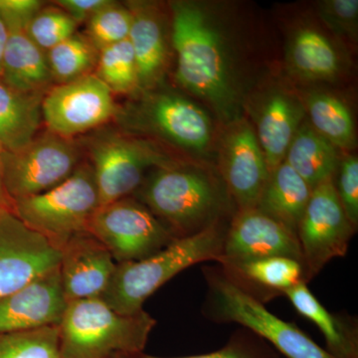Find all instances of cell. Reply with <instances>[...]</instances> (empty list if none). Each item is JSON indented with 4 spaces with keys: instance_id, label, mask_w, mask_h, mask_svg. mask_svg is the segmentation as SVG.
<instances>
[{
    "instance_id": "obj_5",
    "label": "cell",
    "mask_w": 358,
    "mask_h": 358,
    "mask_svg": "<svg viewBox=\"0 0 358 358\" xmlns=\"http://www.w3.org/2000/svg\"><path fill=\"white\" fill-rule=\"evenodd\" d=\"M155 324L143 310L122 315L99 298L73 301L59 324L60 358H117L143 352Z\"/></svg>"
},
{
    "instance_id": "obj_18",
    "label": "cell",
    "mask_w": 358,
    "mask_h": 358,
    "mask_svg": "<svg viewBox=\"0 0 358 358\" xmlns=\"http://www.w3.org/2000/svg\"><path fill=\"white\" fill-rule=\"evenodd\" d=\"M131 14L129 41L138 65L140 92L159 86L171 59V16L159 2L127 1Z\"/></svg>"
},
{
    "instance_id": "obj_9",
    "label": "cell",
    "mask_w": 358,
    "mask_h": 358,
    "mask_svg": "<svg viewBox=\"0 0 358 358\" xmlns=\"http://www.w3.org/2000/svg\"><path fill=\"white\" fill-rule=\"evenodd\" d=\"M82 162V147L74 140L37 134L17 152H3L4 190L13 201L41 194L64 182Z\"/></svg>"
},
{
    "instance_id": "obj_14",
    "label": "cell",
    "mask_w": 358,
    "mask_h": 358,
    "mask_svg": "<svg viewBox=\"0 0 358 358\" xmlns=\"http://www.w3.org/2000/svg\"><path fill=\"white\" fill-rule=\"evenodd\" d=\"M217 171L237 210L258 203L270 171L255 129L243 117L222 126L216 141Z\"/></svg>"
},
{
    "instance_id": "obj_31",
    "label": "cell",
    "mask_w": 358,
    "mask_h": 358,
    "mask_svg": "<svg viewBox=\"0 0 358 358\" xmlns=\"http://www.w3.org/2000/svg\"><path fill=\"white\" fill-rule=\"evenodd\" d=\"M131 14L126 4L110 0L87 22V35L96 50L129 39Z\"/></svg>"
},
{
    "instance_id": "obj_38",
    "label": "cell",
    "mask_w": 358,
    "mask_h": 358,
    "mask_svg": "<svg viewBox=\"0 0 358 358\" xmlns=\"http://www.w3.org/2000/svg\"><path fill=\"white\" fill-rule=\"evenodd\" d=\"M7 38H8V30L6 22L0 15V78L2 75V64H3L4 52H6Z\"/></svg>"
},
{
    "instance_id": "obj_3",
    "label": "cell",
    "mask_w": 358,
    "mask_h": 358,
    "mask_svg": "<svg viewBox=\"0 0 358 358\" xmlns=\"http://www.w3.org/2000/svg\"><path fill=\"white\" fill-rule=\"evenodd\" d=\"M115 121L134 136L157 141L174 154L205 162L217 134L206 110L187 96L157 86L133 96L119 107Z\"/></svg>"
},
{
    "instance_id": "obj_37",
    "label": "cell",
    "mask_w": 358,
    "mask_h": 358,
    "mask_svg": "<svg viewBox=\"0 0 358 358\" xmlns=\"http://www.w3.org/2000/svg\"><path fill=\"white\" fill-rule=\"evenodd\" d=\"M43 6L39 0H0V15L30 22Z\"/></svg>"
},
{
    "instance_id": "obj_34",
    "label": "cell",
    "mask_w": 358,
    "mask_h": 358,
    "mask_svg": "<svg viewBox=\"0 0 358 358\" xmlns=\"http://www.w3.org/2000/svg\"><path fill=\"white\" fill-rule=\"evenodd\" d=\"M117 358H280V357L267 345V341L248 329H244L233 334L229 341L221 350L208 355L185 357H157L138 352Z\"/></svg>"
},
{
    "instance_id": "obj_28",
    "label": "cell",
    "mask_w": 358,
    "mask_h": 358,
    "mask_svg": "<svg viewBox=\"0 0 358 358\" xmlns=\"http://www.w3.org/2000/svg\"><path fill=\"white\" fill-rule=\"evenodd\" d=\"M46 55L54 83L60 85L93 74L99 51L86 35L75 33L47 51Z\"/></svg>"
},
{
    "instance_id": "obj_24",
    "label": "cell",
    "mask_w": 358,
    "mask_h": 358,
    "mask_svg": "<svg viewBox=\"0 0 358 358\" xmlns=\"http://www.w3.org/2000/svg\"><path fill=\"white\" fill-rule=\"evenodd\" d=\"M299 92L310 126L341 152L355 150V117L346 101L334 92L317 87Z\"/></svg>"
},
{
    "instance_id": "obj_16",
    "label": "cell",
    "mask_w": 358,
    "mask_h": 358,
    "mask_svg": "<svg viewBox=\"0 0 358 358\" xmlns=\"http://www.w3.org/2000/svg\"><path fill=\"white\" fill-rule=\"evenodd\" d=\"M61 253L13 212L0 217V299L60 264Z\"/></svg>"
},
{
    "instance_id": "obj_10",
    "label": "cell",
    "mask_w": 358,
    "mask_h": 358,
    "mask_svg": "<svg viewBox=\"0 0 358 358\" xmlns=\"http://www.w3.org/2000/svg\"><path fill=\"white\" fill-rule=\"evenodd\" d=\"M88 232L108 249L117 264L143 260L176 240L134 196L99 207L90 221Z\"/></svg>"
},
{
    "instance_id": "obj_7",
    "label": "cell",
    "mask_w": 358,
    "mask_h": 358,
    "mask_svg": "<svg viewBox=\"0 0 358 358\" xmlns=\"http://www.w3.org/2000/svg\"><path fill=\"white\" fill-rule=\"evenodd\" d=\"M83 147L95 174L100 206L133 196L152 169L186 159L157 141L103 127L87 136Z\"/></svg>"
},
{
    "instance_id": "obj_19",
    "label": "cell",
    "mask_w": 358,
    "mask_h": 358,
    "mask_svg": "<svg viewBox=\"0 0 358 358\" xmlns=\"http://www.w3.org/2000/svg\"><path fill=\"white\" fill-rule=\"evenodd\" d=\"M67 306L58 266L0 299V334L59 326Z\"/></svg>"
},
{
    "instance_id": "obj_36",
    "label": "cell",
    "mask_w": 358,
    "mask_h": 358,
    "mask_svg": "<svg viewBox=\"0 0 358 358\" xmlns=\"http://www.w3.org/2000/svg\"><path fill=\"white\" fill-rule=\"evenodd\" d=\"M110 0H58L54 2L72 18L78 25L88 22L94 14L109 3Z\"/></svg>"
},
{
    "instance_id": "obj_33",
    "label": "cell",
    "mask_w": 358,
    "mask_h": 358,
    "mask_svg": "<svg viewBox=\"0 0 358 358\" xmlns=\"http://www.w3.org/2000/svg\"><path fill=\"white\" fill-rule=\"evenodd\" d=\"M78 25L57 6H43L27 26L28 34L47 52L77 33Z\"/></svg>"
},
{
    "instance_id": "obj_15",
    "label": "cell",
    "mask_w": 358,
    "mask_h": 358,
    "mask_svg": "<svg viewBox=\"0 0 358 358\" xmlns=\"http://www.w3.org/2000/svg\"><path fill=\"white\" fill-rule=\"evenodd\" d=\"M284 59L289 81L303 85L336 83L346 76L350 65L348 49L317 18L296 20L289 26Z\"/></svg>"
},
{
    "instance_id": "obj_32",
    "label": "cell",
    "mask_w": 358,
    "mask_h": 358,
    "mask_svg": "<svg viewBox=\"0 0 358 358\" xmlns=\"http://www.w3.org/2000/svg\"><path fill=\"white\" fill-rule=\"evenodd\" d=\"M315 15L334 38L348 50H355L358 39L357 0H322L315 6Z\"/></svg>"
},
{
    "instance_id": "obj_39",
    "label": "cell",
    "mask_w": 358,
    "mask_h": 358,
    "mask_svg": "<svg viewBox=\"0 0 358 358\" xmlns=\"http://www.w3.org/2000/svg\"><path fill=\"white\" fill-rule=\"evenodd\" d=\"M4 152H6V150L0 143V201L6 205L13 211V201L7 196L6 190H4L3 183H2V155H3Z\"/></svg>"
},
{
    "instance_id": "obj_4",
    "label": "cell",
    "mask_w": 358,
    "mask_h": 358,
    "mask_svg": "<svg viewBox=\"0 0 358 358\" xmlns=\"http://www.w3.org/2000/svg\"><path fill=\"white\" fill-rule=\"evenodd\" d=\"M229 223L217 224L199 234L173 240L143 260L117 264L101 300L122 315L141 312L145 301L179 273L196 264L217 262Z\"/></svg>"
},
{
    "instance_id": "obj_20",
    "label": "cell",
    "mask_w": 358,
    "mask_h": 358,
    "mask_svg": "<svg viewBox=\"0 0 358 358\" xmlns=\"http://www.w3.org/2000/svg\"><path fill=\"white\" fill-rule=\"evenodd\" d=\"M61 282L67 303L100 299L109 286L117 263L89 232L81 233L60 250Z\"/></svg>"
},
{
    "instance_id": "obj_6",
    "label": "cell",
    "mask_w": 358,
    "mask_h": 358,
    "mask_svg": "<svg viewBox=\"0 0 358 358\" xmlns=\"http://www.w3.org/2000/svg\"><path fill=\"white\" fill-rule=\"evenodd\" d=\"M207 293L202 313L215 324H237L268 341L286 358H334L294 322L275 315L235 286L222 268H202Z\"/></svg>"
},
{
    "instance_id": "obj_13",
    "label": "cell",
    "mask_w": 358,
    "mask_h": 358,
    "mask_svg": "<svg viewBox=\"0 0 358 358\" xmlns=\"http://www.w3.org/2000/svg\"><path fill=\"white\" fill-rule=\"evenodd\" d=\"M117 110L114 94L93 73L52 87L42 101V122L47 131L74 140L102 128Z\"/></svg>"
},
{
    "instance_id": "obj_25",
    "label": "cell",
    "mask_w": 358,
    "mask_h": 358,
    "mask_svg": "<svg viewBox=\"0 0 358 358\" xmlns=\"http://www.w3.org/2000/svg\"><path fill=\"white\" fill-rule=\"evenodd\" d=\"M313 189L286 162L268 176L256 208L296 234Z\"/></svg>"
},
{
    "instance_id": "obj_35",
    "label": "cell",
    "mask_w": 358,
    "mask_h": 358,
    "mask_svg": "<svg viewBox=\"0 0 358 358\" xmlns=\"http://www.w3.org/2000/svg\"><path fill=\"white\" fill-rule=\"evenodd\" d=\"M334 189L338 194L346 216L355 227H358V159L350 152H343L338 169L333 178Z\"/></svg>"
},
{
    "instance_id": "obj_21",
    "label": "cell",
    "mask_w": 358,
    "mask_h": 358,
    "mask_svg": "<svg viewBox=\"0 0 358 358\" xmlns=\"http://www.w3.org/2000/svg\"><path fill=\"white\" fill-rule=\"evenodd\" d=\"M218 266L235 286L264 305L301 282L308 284L303 264L287 257L223 260Z\"/></svg>"
},
{
    "instance_id": "obj_26",
    "label": "cell",
    "mask_w": 358,
    "mask_h": 358,
    "mask_svg": "<svg viewBox=\"0 0 358 358\" xmlns=\"http://www.w3.org/2000/svg\"><path fill=\"white\" fill-rule=\"evenodd\" d=\"M44 96L16 91L0 78V143L6 152H17L38 134Z\"/></svg>"
},
{
    "instance_id": "obj_22",
    "label": "cell",
    "mask_w": 358,
    "mask_h": 358,
    "mask_svg": "<svg viewBox=\"0 0 358 358\" xmlns=\"http://www.w3.org/2000/svg\"><path fill=\"white\" fill-rule=\"evenodd\" d=\"M2 20L8 30L2 64V81L22 93L45 95L55 86L46 52L28 34L29 23L13 18L2 17Z\"/></svg>"
},
{
    "instance_id": "obj_11",
    "label": "cell",
    "mask_w": 358,
    "mask_h": 358,
    "mask_svg": "<svg viewBox=\"0 0 358 358\" xmlns=\"http://www.w3.org/2000/svg\"><path fill=\"white\" fill-rule=\"evenodd\" d=\"M243 109L271 173L284 162L294 134L307 119L300 92L289 80L260 78L247 96Z\"/></svg>"
},
{
    "instance_id": "obj_17",
    "label": "cell",
    "mask_w": 358,
    "mask_h": 358,
    "mask_svg": "<svg viewBox=\"0 0 358 358\" xmlns=\"http://www.w3.org/2000/svg\"><path fill=\"white\" fill-rule=\"evenodd\" d=\"M266 257H287L303 265L296 233L256 207L237 210L228 225L217 263Z\"/></svg>"
},
{
    "instance_id": "obj_12",
    "label": "cell",
    "mask_w": 358,
    "mask_h": 358,
    "mask_svg": "<svg viewBox=\"0 0 358 358\" xmlns=\"http://www.w3.org/2000/svg\"><path fill=\"white\" fill-rule=\"evenodd\" d=\"M357 231L341 206L333 179L315 186L296 230L308 284L331 260L348 254Z\"/></svg>"
},
{
    "instance_id": "obj_30",
    "label": "cell",
    "mask_w": 358,
    "mask_h": 358,
    "mask_svg": "<svg viewBox=\"0 0 358 358\" xmlns=\"http://www.w3.org/2000/svg\"><path fill=\"white\" fill-rule=\"evenodd\" d=\"M0 358H60L59 326L0 334Z\"/></svg>"
},
{
    "instance_id": "obj_2",
    "label": "cell",
    "mask_w": 358,
    "mask_h": 358,
    "mask_svg": "<svg viewBox=\"0 0 358 358\" xmlns=\"http://www.w3.org/2000/svg\"><path fill=\"white\" fill-rule=\"evenodd\" d=\"M133 196L176 239L230 222L237 211L217 167L195 160H179L152 169Z\"/></svg>"
},
{
    "instance_id": "obj_23",
    "label": "cell",
    "mask_w": 358,
    "mask_h": 358,
    "mask_svg": "<svg viewBox=\"0 0 358 358\" xmlns=\"http://www.w3.org/2000/svg\"><path fill=\"white\" fill-rule=\"evenodd\" d=\"M294 310L315 324L326 339V350L334 358H358V324L348 313L329 312L308 289L301 282L286 292Z\"/></svg>"
},
{
    "instance_id": "obj_40",
    "label": "cell",
    "mask_w": 358,
    "mask_h": 358,
    "mask_svg": "<svg viewBox=\"0 0 358 358\" xmlns=\"http://www.w3.org/2000/svg\"><path fill=\"white\" fill-rule=\"evenodd\" d=\"M9 211L13 212L10 208H8L6 205H4L1 201H0V217H1L2 215H4L6 212Z\"/></svg>"
},
{
    "instance_id": "obj_8",
    "label": "cell",
    "mask_w": 358,
    "mask_h": 358,
    "mask_svg": "<svg viewBox=\"0 0 358 358\" xmlns=\"http://www.w3.org/2000/svg\"><path fill=\"white\" fill-rule=\"evenodd\" d=\"M100 207L95 174L88 162L56 187L35 196L14 200L13 212L29 229L60 251L72 238L88 232Z\"/></svg>"
},
{
    "instance_id": "obj_27",
    "label": "cell",
    "mask_w": 358,
    "mask_h": 358,
    "mask_svg": "<svg viewBox=\"0 0 358 358\" xmlns=\"http://www.w3.org/2000/svg\"><path fill=\"white\" fill-rule=\"evenodd\" d=\"M341 155L306 119L289 143L285 162L313 189L334 178Z\"/></svg>"
},
{
    "instance_id": "obj_29",
    "label": "cell",
    "mask_w": 358,
    "mask_h": 358,
    "mask_svg": "<svg viewBox=\"0 0 358 358\" xmlns=\"http://www.w3.org/2000/svg\"><path fill=\"white\" fill-rule=\"evenodd\" d=\"M113 94L134 96L140 93L138 65L129 39L99 52L94 73Z\"/></svg>"
},
{
    "instance_id": "obj_1",
    "label": "cell",
    "mask_w": 358,
    "mask_h": 358,
    "mask_svg": "<svg viewBox=\"0 0 358 358\" xmlns=\"http://www.w3.org/2000/svg\"><path fill=\"white\" fill-rule=\"evenodd\" d=\"M176 79L217 117L221 126L244 115L252 81L246 41L227 4L169 2Z\"/></svg>"
}]
</instances>
